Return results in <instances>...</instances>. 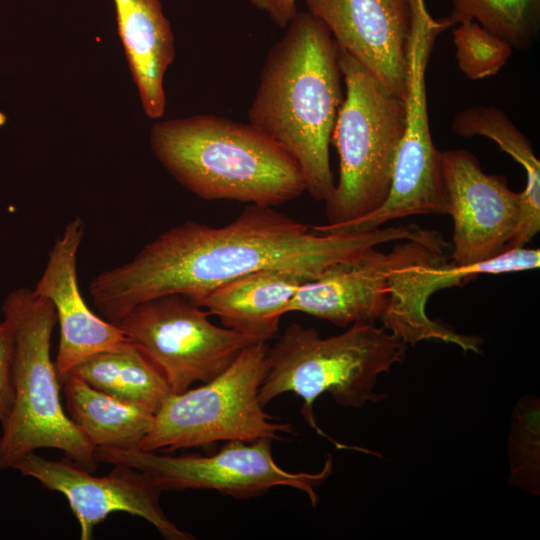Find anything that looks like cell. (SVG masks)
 I'll use <instances>...</instances> for the list:
<instances>
[{
  "label": "cell",
  "instance_id": "obj_2",
  "mask_svg": "<svg viewBox=\"0 0 540 540\" xmlns=\"http://www.w3.org/2000/svg\"><path fill=\"white\" fill-rule=\"evenodd\" d=\"M285 29L266 56L248 119L298 162L310 196L325 201L335 185L329 145L344 100L339 48L308 11Z\"/></svg>",
  "mask_w": 540,
  "mask_h": 540
},
{
  "label": "cell",
  "instance_id": "obj_22",
  "mask_svg": "<svg viewBox=\"0 0 540 540\" xmlns=\"http://www.w3.org/2000/svg\"><path fill=\"white\" fill-rule=\"evenodd\" d=\"M511 482L533 494L539 488V401L522 399L509 438Z\"/></svg>",
  "mask_w": 540,
  "mask_h": 540
},
{
  "label": "cell",
  "instance_id": "obj_3",
  "mask_svg": "<svg viewBox=\"0 0 540 540\" xmlns=\"http://www.w3.org/2000/svg\"><path fill=\"white\" fill-rule=\"evenodd\" d=\"M151 149L168 173L204 200L276 207L306 191L298 162L250 123L199 114L155 123Z\"/></svg>",
  "mask_w": 540,
  "mask_h": 540
},
{
  "label": "cell",
  "instance_id": "obj_18",
  "mask_svg": "<svg viewBox=\"0 0 540 540\" xmlns=\"http://www.w3.org/2000/svg\"><path fill=\"white\" fill-rule=\"evenodd\" d=\"M66 409L96 448L137 449L150 430L154 413L99 391L69 374L63 382Z\"/></svg>",
  "mask_w": 540,
  "mask_h": 540
},
{
  "label": "cell",
  "instance_id": "obj_24",
  "mask_svg": "<svg viewBox=\"0 0 540 540\" xmlns=\"http://www.w3.org/2000/svg\"><path fill=\"white\" fill-rule=\"evenodd\" d=\"M13 339L9 323L0 321V423L6 422L14 403L12 377Z\"/></svg>",
  "mask_w": 540,
  "mask_h": 540
},
{
  "label": "cell",
  "instance_id": "obj_20",
  "mask_svg": "<svg viewBox=\"0 0 540 540\" xmlns=\"http://www.w3.org/2000/svg\"><path fill=\"white\" fill-rule=\"evenodd\" d=\"M69 374L99 391L142 406L154 414L173 393L158 367L128 339L118 346L90 355Z\"/></svg>",
  "mask_w": 540,
  "mask_h": 540
},
{
  "label": "cell",
  "instance_id": "obj_1",
  "mask_svg": "<svg viewBox=\"0 0 540 540\" xmlns=\"http://www.w3.org/2000/svg\"><path fill=\"white\" fill-rule=\"evenodd\" d=\"M417 225L365 233H317L275 207L250 204L230 223L188 220L158 235L128 262L89 285L92 302L115 323L136 305L168 294L194 304L213 289L262 269L296 273L307 281L381 244L411 239Z\"/></svg>",
  "mask_w": 540,
  "mask_h": 540
},
{
  "label": "cell",
  "instance_id": "obj_11",
  "mask_svg": "<svg viewBox=\"0 0 540 540\" xmlns=\"http://www.w3.org/2000/svg\"><path fill=\"white\" fill-rule=\"evenodd\" d=\"M11 468L64 495L79 522L81 540L92 539L95 527L117 512L141 517L167 540L195 539L166 516L160 504L163 491L135 468L116 464L108 475L98 477L67 459L49 460L35 452Z\"/></svg>",
  "mask_w": 540,
  "mask_h": 540
},
{
  "label": "cell",
  "instance_id": "obj_21",
  "mask_svg": "<svg viewBox=\"0 0 540 540\" xmlns=\"http://www.w3.org/2000/svg\"><path fill=\"white\" fill-rule=\"evenodd\" d=\"M452 12L441 19L445 28L470 21L526 50L536 41L540 29V0H451Z\"/></svg>",
  "mask_w": 540,
  "mask_h": 540
},
{
  "label": "cell",
  "instance_id": "obj_8",
  "mask_svg": "<svg viewBox=\"0 0 540 540\" xmlns=\"http://www.w3.org/2000/svg\"><path fill=\"white\" fill-rule=\"evenodd\" d=\"M412 26L405 95V126L392 184L384 203L351 222L355 232H370L391 220L415 215H446L448 201L440 151L428 120L425 71L434 41L445 26L429 13L425 0H411Z\"/></svg>",
  "mask_w": 540,
  "mask_h": 540
},
{
  "label": "cell",
  "instance_id": "obj_23",
  "mask_svg": "<svg viewBox=\"0 0 540 540\" xmlns=\"http://www.w3.org/2000/svg\"><path fill=\"white\" fill-rule=\"evenodd\" d=\"M459 69L471 80L497 74L512 54L511 45L475 21L459 24L453 30Z\"/></svg>",
  "mask_w": 540,
  "mask_h": 540
},
{
  "label": "cell",
  "instance_id": "obj_4",
  "mask_svg": "<svg viewBox=\"0 0 540 540\" xmlns=\"http://www.w3.org/2000/svg\"><path fill=\"white\" fill-rule=\"evenodd\" d=\"M405 350L399 337L371 322L354 323L326 338L313 327L291 323L267 349L259 400L265 407L282 394H296L307 424L328 437L316 422L315 400L329 393L351 408L380 401L386 396L374 391L377 378L402 362Z\"/></svg>",
  "mask_w": 540,
  "mask_h": 540
},
{
  "label": "cell",
  "instance_id": "obj_14",
  "mask_svg": "<svg viewBox=\"0 0 540 540\" xmlns=\"http://www.w3.org/2000/svg\"><path fill=\"white\" fill-rule=\"evenodd\" d=\"M85 233L80 217L67 223L48 252L44 271L32 293L49 300L60 326L55 369L62 385L82 360L127 340L121 329L97 316L86 304L78 284L77 255Z\"/></svg>",
  "mask_w": 540,
  "mask_h": 540
},
{
  "label": "cell",
  "instance_id": "obj_17",
  "mask_svg": "<svg viewBox=\"0 0 540 540\" xmlns=\"http://www.w3.org/2000/svg\"><path fill=\"white\" fill-rule=\"evenodd\" d=\"M305 282L290 271L262 269L213 289L195 304L217 316L224 327L267 342L277 335L281 317Z\"/></svg>",
  "mask_w": 540,
  "mask_h": 540
},
{
  "label": "cell",
  "instance_id": "obj_7",
  "mask_svg": "<svg viewBox=\"0 0 540 540\" xmlns=\"http://www.w3.org/2000/svg\"><path fill=\"white\" fill-rule=\"evenodd\" d=\"M267 349L265 341H256L215 378L169 395L137 449L174 452L221 441L282 440L281 434H293L292 425L276 422L259 400Z\"/></svg>",
  "mask_w": 540,
  "mask_h": 540
},
{
  "label": "cell",
  "instance_id": "obj_5",
  "mask_svg": "<svg viewBox=\"0 0 540 540\" xmlns=\"http://www.w3.org/2000/svg\"><path fill=\"white\" fill-rule=\"evenodd\" d=\"M11 328L14 403L0 434V469L40 448L61 450L65 459L94 472L95 448L65 413L60 381L51 359L57 323L52 303L32 290L10 292L2 305Z\"/></svg>",
  "mask_w": 540,
  "mask_h": 540
},
{
  "label": "cell",
  "instance_id": "obj_15",
  "mask_svg": "<svg viewBox=\"0 0 540 540\" xmlns=\"http://www.w3.org/2000/svg\"><path fill=\"white\" fill-rule=\"evenodd\" d=\"M420 229L415 237L396 244L389 252L373 247L303 283L288 313H305L341 327L380 320L389 301L390 274L409 255Z\"/></svg>",
  "mask_w": 540,
  "mask_h": 540
},
{
  "label": "cell",
  "instance_id": "obj_16",
  "mask_svg": "<svg viewBox=\"0 0 540 540\" xmlns=\"http://www.w3.org/2000/svg\"><path fill=\"white\" fill-rule=\"evenodd\" d=\"M119 37L146 116L164 115V76L175 58V40L160 0H113Z\"/></svg>",
  "mask_w": 540,
  "mask_h": 540
},
{
  "label": "cell",
  "instance_id": "obj_19",
  "mask_svg": "<svg viewBox=\"0 0 540 540\" xmlns=\"http://www.w3.org/2000/svg\"><path fill=\"white\" fill-rule=\"evenodd\" d=\"M452 130L462 137L480 135L495 141L524 168L526 187L520 192L519 220L508 250L525 247L540 230V163L530 141L504 112L491 106L460 111Z\"/></svg>",
  "mask_w": 540,
  "mask_h": 540
},
{
  "label": "cell",
  "instance_id": "obj_25",
  "mask_svg": "<svg viewBox=\"0 0 540 540\" xmlns=\"http://www.w3.org/2000/svg\"><path fill=\"white\" fill-rule=\"evenodd\" d=\"M280 28H286L297 14L296 0H248Z\"/></svg>",
  "mask_w": 540,
  "mask_h": 540
},
{
  "label": "cell",
  "instance_id": "obj_9",
  "mask_svg": "<svg viewBox=\"0 0 540 540\" xmlns=\"http://www.w3.org/2000/svg\"><path fill=\"white\" fill-rule=\"evenodd\" d=\"M272 441H228L212 455L173 456L139 449L96 448L95 456L98 462L141 471L162 491L214 490L224 496L248 499L277 486H289L304 492L315 506V488L332 472L330 455L316 473H293L275 462Z\"/></svg>",
  "mask_w": 540,
  "mask_h": 540
},
{
  "label": "cell",
  "instance_id": "obj_10",
  "mask_svg": "<svg viewBox=\"0 0 540 540\" xmlns=\"http://www.w3.org/2000/svg\"><path fill=\"white\" fill-rule=\"evenodd\" d=\"M209 316L188 298L168 294L136 305L114 324L158 367L172 392L181 393L215 378L259 341Z\"/></svg>",
  "mask_w": 540,
  "mask_h": 540
},
{
  "label": "cell",
  "instance_id": "obj_13",
  "mask_svg": "<svg viewBox=\"0 0 540 540\" xmlns=\"http://www.w3.org/2000/svg\"><path fill=\"white\" fill-rule=\"evenodd\" d=\"M338 48L388 93L405 99L412 26L411 0H305Z\"/></svg>",
  "mask_w": 540,
  "mask_h": 540
},
{
  "label": "cell",
  "instance_id": "obj_12",
  "mask_svg": "<svg viewBox=\"0 0 540 540\" xmlns=\"http://www.w3.org/2000/svg\"><path fill=\"white\" fill-rule=\"evenodd\" d=\"M440 166L453 220L451 263L468 265L508 250L519 220L520 192L504 175L485 173L465 149L440 151Z\"/></svg>",
  "mask_w": 540,
  "mask_h": 540
},
{
  "label": "cell",
  "instance_id": "obj_6",
  "mask_svg": "<svg viewBox=\"0 0 540 540\" xmlns=\"http://www.w3.org/2000/svg\"><path fill=\"white\" fill-rule=\"evenodd\" d=\"M345 84L332 139L339 179L325 202V225L358 219L386 200L405 126V102L388 93L353 57L339 49Z\"/></svg>",
  "mask_w": 540,
  "mask_h": 540
}]
</instances>
